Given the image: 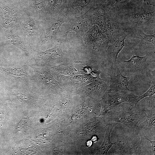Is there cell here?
<instances>
[{
	"instance_id": "obj_1",
	"label": "cell",
	"mask_w": 155,
	"mask_h": 155,
	"mask_svg": "<svg viewBox=\"0 0 155 155\" xmlns=\"http://www.w3.org/2000/svg\"><path fill=\"white\" fill-rule=\"evenodd\" d=\"M108 12L125 29L136 28L155 31V11L127 7L125 4L110 7Z\"/></svg>"
},
{
	"instance_id": "obj_2",
	"label": "cell",
	"mask_w": 155,
	"mask_h": 155,
	"mask_svg": "<svg viewBox=\"0 0 155 155\" xmlns=\"http://www.w3.org/2000/svg\"><path fill=\"white\" fill-rule=\"evenodd\" d=\"M146 110H142L129 112L124 108L119 111L111 110L105 114L107 123L117 122L125 125L134 134L135 128L139 121L146 116Z\"/></svg>"
},
{
	"instance_id": "obj_3",
	"label": "cell",
	"mask_w": 155,
	"mask_h": 155,
	"mask_svg": "<svg viewBox=\"0 0 155 155\" xmlns=\"http://www.w3.org/2000/svg\"><path fill=\"white\" fill-rule=\"evenodd\" d=\"M138 96L134 93L133 92L107 90L102 100L104 113L105 114L125 102L132 103L135 106L137 104L136 102Z\"/></svg>"
},
{
	"instance_id": "obj_4",
	"label": "cell",
	"mask_w": 155,
	"mask_h": 155,
	"mask_svg": "<svg viewBox=\"0 0 155 155\" xmlns=\"http://www.w3.org/2000/svg\"><path fill=\"white\" fill-rule=\"evenodd\" d=\"M148 55L147 54L140 57L133 54L129 60L121 61L119 67L121 73L129 75L145 73L146 68V61Z\"/></svg>"
},
{
	"instance_id": "obj_5",
	"label": "cell",
	"mask_w": 155,
	"mask_h": 155,
	"mask_svg": "<svg viewBox=\"0 0 155 155\" xmlns=\"http://www.w3.org/2000/svg\"><path fill=\"white\" fill-rule=\"evenodd\" d=\"M105 30L110 45L123 36L127 34L125 29L111 16L108 11L106 14Z\"/></svg>"
},
{
	"instance_id": "obj_6",
	"label": "cell",
	"mask_w": 155,
	"mask_h": 155,
	"mask_svg": "<svg viewBox=\"0 0 155 155\" xmlns=\"http://www.w3.org/2000/svg\"><path fill=\"white\" fill-rule=\"evenodd\" d=\"M117 74L111 71L110 73V81L108 90L133 92L128 88L129 78L123 75L119 67L117 68Z\"/></svg>"
},
{
	"instance_id": "obj_7",
	"label": "cell",
	"mask_w": 155,
	"mask_h": 155,
	"mask_svg": "<svg viewBox=\"0 0 155 155\" xmlns=\"http://www.w3.org/2000/svg\"><path fill=\"white\" fill-rule=\"evenodd\" d=\"M146 113V119L140 125H137L133 134L137 135L140 131L144 129L150 131L151 135L155 138V108L147 110Z\"/></svg>"
},
{
	"instance_id": "obj_8",
	"label": "cell",
	"mask_w": 155,
	"mask_h": 155,
	"mask_svg": "<svg viewBox=\"0 0 155 155\" xmlns=\"http://www.w3.org/2000/svg\"><path fill=\"white\" fill-rule=\"evenodd\" d=\"M127 34L123 36L108 46L106 49L110 62L113 64H116L118 55L125 46V40Z\"/></svg>"
},
{
	"instance_id": "obj_9",
	"label": "cell",
	"mask_w": 155,
	"mask_h": 155,
	"mask_svg": "<svg viewBox=\"0 0 155 155\" xmlns=\"http://www.w3.org/2000/svg\"><path fill=\"white\" fill-rule=\"evenodd\" d=\"M125 30L128 36L150 42L155 46V34L153 35L147 34L145 33L142 30L136 28H129Z\"/></svg>"
},
{
	"instance_id": "obj_10",
	"label": "cell",
	"mask_w": 155,
	"mask_h": 155,
	"mask_svg": "<svg viewBox=\"0 0 155 155\" xmlns=\"http://www.w3.org/2000/svg\"><path fill=\"white\" fill-rule=\"evenodd\" d=\"M144 140L137 137L128 142L130 148L131 155L147 154V152L148 150L144 143Z\"/></svg>"
},
{
	"instance_id": "obj_11",
	"label": "cell",
	"mask_w": 155,
	"mask_h": 155,
	"mask_svg": "<svg viewBox=\"0 0 155 155\" xmlns=\"http://www.w3.org/2000/svg\"><path fill=\"white\" fill-rule=\"evenodd\" d=\"M107 154L131 155V149L128 142L125 144L120 142L114 143L108 151Z\"/></svg>"
},
{
	"instance_id": "obj_12",
	"label": "cell",
	"mask_w": 155,
	"mask_h": 155,
	"mask_svg": "<svg viewBox=\"0 0 155 155\" xmlns=\"http://www.w3.org/2000/svg\"><path fill=\"white\" fill-rule=\"evenodd\" d=\"M108 124V127L106 129V134L103 142L100 149V153L102 154H107L109 150L114 144L111 141L110 135L115 124L111 122Z\"/></svg>"
},
{
	"instance_id": "obj_13",
	"label": "cell",
	"mask_w": 155,
	"mask_h": 155,
	"mask_svg": "<svg viewBox=\"0 0 155 155\" xmlns=\"http://www.w3.org/2000/svg\"><path fill=\"white\" fill-rule=\"evenodd\" d=\"M108 86L104 82L95 81L89 86L90 92L95 96L100 97L105 93Z\"/></svg>"
},
{
	"instance_id": "obj_14",
	"label": "cell",
	"mask_w": 155,
	"mask_h": 155,
	"mask_svg": "<svg viewBox=\"0 0 155 155\" xmlns=\"http://www.w3.org/2000/svg\"><path fill=\"white\" fill-rule=\"evenodd\" d=\"M149 74V77L152 82V84L149 89L144 93L138 96L137 101V104L141 100L147 97H152L155 93V71H151Z\"/></svg>"
},
{
	"instance_id": "obj_15",
	"label": "cell",
	"mask_w": 155,
	"mask_h": 155,
	"mask_svg": "<svg viewBox=\"0 0 155 155\" xmlns=\"http://www.w3.org/2000/svg\"><path fill=\"white\" fill-rule=\"evenodd\" d=\"M98 36L95 41L94 48L106 49L110 44L105 32H101Z\"/></svg>"
},
{
	"instance_id": "obj_16",
	"label": "cell",
	"mask_w": 155,
	"mask_h": 155,
	"mask_svg": "<svg viewBox=\"0 0 155 155\" xmlns=\"http://www.w3.org/2000/svg\"><path fill=\"white\" fill-rule=\"evenodd\" d=\"M0 70L11 76L21 77L26 75V72L22 69L16 67L5 68L0 67Z\"/></svg>"
},
{
	"instance_id": "obj_17",
	"label": "cell",
	"mask_w": 155,
	"mask_h": 155,
	"mask_svg": "<svg viewBox=\"0 0 155 155\" xmlns=\"http://www.w3.org/2000/svg\"><path fill=\"white\" fill-rule=\"evenodd\" d=\"M87 22L83 20H78L69 29V30H74L77 33L82 34L87 29Z\"/></svg>"
},
{
	"instance_id": "obj_18",
	"label": "cell",
	"mask_w": 155,
	"mask_h": 155,
	"mask_svg": "<svg viewBox=\"0 0 155 155\" xmlns=\"http://www.w3.org/2000/svg\"><path fill=\"white\" fill-rule=\"evenodd\" d=\"M40 57L45 59H50L60 56L61 52L58 49L53 48L40 53Z\"/></svg>"
},
{
	"instance_id": "obj_19",
	"label": "cell",
	"mask_w": 155,
	"mask_h": 155,
	"mask_svg": "<svg viewBox=\"0 0 155 155\" xmlns=\"http://www.w3.org/2000/svg\"><path fill=\"white\" fill-rule=\"evenodd\" d=\"M38 76L40 80L46 83L51 82L53 79L51 75L46 71L40 70L37 71Z\"/></svg>"
},
{
	"instance_id": "obj_20",
	"label": "cell",
	"mask_w": 155,
	"mask_h": 155,
	"mask_svg": "<svg viewBox=\"0 0 155 155\" xmlns=\"http://www.w3.org/2000/svg\"><path fill=\"white\" fill-rule=\"evenodd\" d=\"M141 139L143 140H147L151 144L150 148V155H154L155 154V140L152 141L147 137L144 134L143 131L142 130L140 131L138 133Z\"/></svg>"
},
{
	"instance_id": "obj_21",
	"label": "cell",
	"mask_w": 155,
	"mask_h": 155,
	"mask_svg": "<svg viewBox=\"0 0 155 155\" xmlns=\"http://www.w3.org/2000/svg\"><path fill=\"white\" fill-rule=\"evenodd\" d=\"M130 0H108L106 6L111 7L125 4L128 3Z\"/></svg>"
},
{
	"instance_id": "obj_22",
	"label": "cell",
	"mask_w": 155,
	"mask_h": 155,
	"mask_svg": "<svg viewBox=\"0 0 155 155\" xmlns=\"http://www.w3.org/2000/svg\"><path fill=\"white\" fill-rule=\"evenodd\" d=\"M36 3L37 7L40 9L43 5L44 1L43 0H37Z\"/></svg>"
},
{
	"instance_id": "obj_23",
	"label": "cell",
	"mask_w": 155,
	"mask_h": 155,
	"mask_svg": "<svg viewBox=\"0 0 155 155\" xmlns=\"http://www.w3.org/2000/svg\"><path fill=\"white\" fill-rule=\"evenodd\" d=\"M144 1L148 5L155 6V0H144Z\"/></svg>"
},
{
	"instance_id": "obj_24",
	"label": "cell",
	"mask_w": 155,
	"mask_h": 155,
	"mask_svg": "<svg viewBox=\"0 0 155 155\" xmlns=\"http://www.w3.org/2000/svg\"><path fill=\"white\" fill-rule=\"evenodd\" d=\"M55 5L56 6H59L61 4L63 0H54Z\"/></svg>"
}]
</instances>
